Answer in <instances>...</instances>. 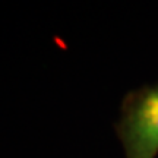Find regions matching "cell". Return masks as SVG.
<instances>
[{
    "mask_svg": "<svg viewBox=\"0 0 158 158\" xmlns=\"http://www.w3.org/2000/svg\"><path fill=\"white\" fill-rule=\"evenodd\" d=\"M116 132L126 158H155L158 155V84L127 92Z\"/></svg>",
    "mask_w": 158,
    "mask_h": 158,
    "instance_id": "cell-1",
    "label": "cell"
}]
</instances>
